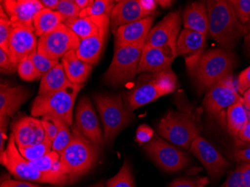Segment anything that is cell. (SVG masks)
<instances>
[{"label":"cell","instance_id":"cell-1","mask_svg":"<svg viewBox=\"0 0 250 187\" xmlns=\"http://www.w3.org/2000/svg\"><path fill=\"white\" fill-rule=\"evenodd\" d=\"M209 34L225 50H230L247 32V26L240 22L231 1L209 0Z\"/></svg>","mask_w":250,"mask_h":187},{"label":"cell","instance_id":"cell-2","mask_svg":"<svg viewBox=\"0 0 250 187\" xmlns=\"http://www.w3.org/2000/svg\"><path fill=\"white\" fill-rule=\"evenodd\" d=\"M72 140L60 154L62 171L73 183L89 172L96 165L101 147L88 140L75 126Z\"/></svg>","mask_w":250,"mask_h":187},{"label":"cell","instance_id":"cell-3","mask_svg":"<svg viewBox=\"0 0 250 187\" xmlns=\"http://www.w3.org/2000/svg\"><path fill=\"white\" fill-rule=\"evenodd\" d=\"M177 87V78L173 71L143 74L135 86L125 97V104L133 112L158 98L173 92Z\"/></svg>","mask_w":250,"mask_h":187},{"label":"cell","instance_id":"cell-4","mask_svg":"<svg viewBox=\"0 0 250 187\" xmlns=\"http://www.w3.org/2000/svg\"><path fill=\"white\" fill-rule=\"evenodd\" d=\"M0 162L10 174L18 179L50 184L56 187H64L69 182V178L66 174L43 173L32 167L29 160L20 153L12 133L10 135L5 150L0 153Z\"/></svg>","mask_w":250,"mask_h":187},{"label":"cell","instance_id":"cell-5","mask_svg":"<svg viewBox=\"0 0 250 187\" xmlns=\"http://www.w3.org/2000/svg\"><path fill=\"white\" fill-rule=\"evenodd\" d=\"M94 101L103 123L104 144L110 145L118 135L132 123L134 114L119 95H97Z\"/></svg>","mask_w":250,"mask_h":187},{"label":"cell","instance_id":"cell-6","mask_svg":"<svg viewBox=\"0 0 250 187\" xmlns=\"http://www.w3.org/2000/svg\"><path fill=\"white\" fill-rule=\"evenodd\" d=\"M235 64V57L230 50L213 49L204 53L191 75L202 89H208L231 75Z\"/></svg>","mask_w":250,"mask_h":187},{"label":"cell","instance_id":"cell-7","mask_svg":"<svg viewBox=\"0 0 250 187\" xmlns=\"http://www.w3.org/2000/svg\"><path fill=\"white\" fill-rule=\"evenodd\" d=\"M83 85H71L47 96H38L32 104V116H52L61 119L71 126L73 110L78 93Z\"/></svg>","mask_w":250,"mask_h":187},{"label":"cell","instance_id":"cell-8","mask_svg":"<svg viewBox=\"0 0 250 187\" xmlns=\"http://www.w3.org/2000/svg\"><path fill=\"white\" fill-rule=\"evenodd\" d=\"M157 132L170 143L182 148H190L195 139L200 136V129L191 114L168 111L161 119Z\"/></svg>","mask_w":250,"mask_h":187},{"label":"cell","instance_id":"cell-9","mask_svg":"<svg viewBox=\"0 0 250 187\" xmlns=\"http://www.w3.org/2000/svg\"><path fill=\"white\" fill-rule=\"evenodd\" d=\"M145 42L115 49L114 56L104 80L109 85H122L131 81L137 74Z\"/></svg>","mask_w":250,"mask_h":187},{"label":"cell","instance_id":"cell-10","mask_svg":"<svg viewBox=\"0 0 250 187\" xmlns=\"http://www.w3.org/2000/svg\"><path fill=\"white\" fill-rule=\"evenodd\" d=\"M238 102L244 103V100L234 86L232 75H230L208 88L203 104L208 113L223 125L226 122L223 111Z\"/></svg>","mask_w":250,"mask_h":187},{"label":"cell","instance_id":"cell-11","mask_svg":"<svg viewBox=\"0 0 250 187\" xmlns=\"http://www.w3.org/2000/svg\"><path fill=\"white\" fill-rule=\"evenodd\" d=\"M81 41L69 28L62 23L51 32L39 38L37 50L45 57L59 60L68 52L77 50Z\"/></svg>","mask_w":250,"mask_h":187},{"label":"cell","instance_id":"cell-12","mask_svg":"<svg viewBox=\"0 0 250 187\" xmlns=\"http://www.w3.org/2000/svg\"><path fill=\"white\" fill-rule=\"evenodd\" d=\"M143 148L156 165L167 172H178L189 164L186 154L157 136L146 143Z\"/></svg>","mask_w":250,"mask_h":187},{"label":"cell","instance_id":"cell-13","mask_svg":"<svg viewBox=\"0 0 250 187\" xmlns=\"http://www.w3.org/2000/svg\"><path fill=\"white\" fill-rule=\"evenodd\" d=\"M181 24V11L170 12L150 30L145 40V46L168 49L176 55Z\"/></svg>","mask_w":250,"mask_h":187},{"label":"cell","instance_id":"cell-14","mask_svg":"<svg viewBox=\"0 0 250 187\" xmlns=\"http://www.w3.org/2000/svg\"><path fill=\"white\" fill-rule=\"evenodd\" d=\"M74 126L98 147L105 145L104 133L100 126L98 116L91 100L88 97H82L77 104Z\"/></svg>","mask_w":250,"mask_h":187},{"label":"cell","instance_id":"cell-15","mask_svg":"<svg viewBox=\"0 0 250 187\" xmlns=\"http://www.w3.org/2000/svg\"><path fill=\"white\" fill-rule=\"evenodd\" d=\"M189 150L199 159L213 179L220 178L229 166L228 160L202 136H198L195 139Z\"/></svg>","mask_w":250,"mask_h":187},{"label":"cell","instance_id":"cell-16","mask_svg":"<svg viewBox=\"0 0 250 187\" xmlns=\"http://www.w3.org/2000/svg\"><path fill=\"white\" fill-rule=\"evenodd\" d=\"M1 5L9 17L12 27H23L35 31V17L44 7L39 0H5Z\"/></svg>","mask_w":250,"mask_h":187},{"label":"cell","instance_id":"cell-17","mask_svg":"<svg viewBox=\"0 0 250 187\" xmlns=\"http://www.w3.org/2000/svg\"><path fill=\"white\" fill-rule=\"evenodd\" d=\"M206 46V36L196 31L184 29L178 36L176 56L185 59L190 74L204 54Z\"/></svg>","mask_w":250,"mask_h":187},{"label":"cell","instance_id":"cell-18","mask_svg":"<svg viewBox=\"0 0 250 187\" xmlns=\"http://www.w3.org/2000/svg\"><path fill=\"white\" fill-rule=\"evenodd\" d=\"M11 128L18 148L40 144L45 138L42 121L34 117H21L12 123Z\"/></svg>","mask_w":250,"mask_h":187},{"label":"cell","instance_id":"cell-19","mask_svg":"<svg viewBox=\"0 0 250 187\" xmlns=\"http://www.w3.org/2000/svg\"><path fill=\"white\" fill-rule=\"evenodd\" d=\"M39 40L34 30L23 27H14L10 38L8 55L14 63H20L38 49Z\"/></svg>","mask_w":250,"mask_h":187},{"label":"cell","instance_id":"cell-20","mask_svg":"<svg viewBox=\"0 0 250 187\" xmlns=\"http://www.w3.org/2000/svg\"><path fill=\"white\" fill-rule=\"evenodd\" d=\"M176 55L168 49L144 45L137 74L168 71Z\"/></svg>","mask_w":250,"mask_h":187},{"label":"cell","instance_id":"cell-21","mask_svg":"<svg viewBox=\"0 0 250 187\" xmlns=\"http://www.w3.org/2000/svg\"><path fill=\"white\" fill-rule=\"evenodd\" d=\"M154 21V17H147L121 26L114 34L115 49L122 46H133L145 42L151 29Z\"/></svg>","mask_w":250,"mask_h":187},{"label":"cell","instance_id":"cell-22","mask_svg":"<svg viewBox=\"0 0 250 187\" xmlns=\"http://www.w3.org/2000/svg\"><path fill=\"white\" fill-rule=\"evenodd\" d=\"M147 17L139 0L117 1L111 14V29L115 34L121 26L144 19Z\"/></svg>","mask_w":250,"mask_h":187},{"label":"cell","instance_id":"cell-23","mask_svg":"<svg viewBox=\"0 0 250 187\" xmlns=\"http://www.w3.org/2000/svg\"><path fill=\"white\" fill-rule=\"evenodd\" d=\"M30 97V92L23 86H12L6 83L0 87V119H8L19 110L22 104Z\"/></svg>","mask_w":250,"mask_h":187},{"label":"cell","instance_id":"cell-24","mask_svg":"<svg viewBox=\"0 0 250 187\" xmlns=\"http://www.w3.org/2000/svg\"><path fill=\"white\" fill-rule=\"evenodd\" d=\"M110 22L104 25L96 35L83 39L76 52L78 57L88 64L95 65L99 61L104 47Z\"/></svg>","mask_w":250,"mask_h":187},{"label":"cell","instance_id":"cell-25","mask_svg":"<svg viewBox=\"0 0 250 187\" xmlns=\"http://www.w3.org/2000/svg\"><path fill=\"white\" fill-rule=\"evenodd\" d=\"M185 29L196 31L207 36L209 33L208 13L206 2H193L188 4L183 15Z\"/></svg>","mask_w":250,"mask_h":187},{"label":"cell","instance_id":"cell-26","mask_svg":"<svg viewBox=\"0 0 250 187\" xmlns=\"http://www.w3.org/2000/svg\"><path fill=\"white\" fill-rule=\"evenodd\" d=\"M109 22H110L109 16H79L64 21V24L83 40L96 35L102 26Z\"/></svg>","mask_w":250,"mask_h":187},{"label":"cell","instance_id":"cell-27","mask_svg":"<svg viewBox=\"0 0 250 187\" xmlns=\"http://www.w3.org/2000/svg\"><path fill=\"white\" fill-rule=\"evenodd\" d=\"M64 72L71 83L83 85L92 72V64L83 61L77 56L76 50L68 52L62 59Z\"/></svg>","mask_w":250,"mask_h":187},{"label":"cell","instance_id":"cell-28","mask_svg":"<svg viewBox=\"0 0 250 187\" xmlns=\"http://www.w3.org/2000/svg\"><path fill=\"white\" fill-rule=\"evenodd\" d=\"M71 83L63 68L61 63L51 69L41 79L39 96H47L57 92L71 85Z\"/></svg>","mask_w":250,"mask_h":187},{"label":"cell","instance_id":"cell-29","mask_svg":"<svg viewBox=\"0 0 250 187\" xmlns=\"http://www.w3.org/2000/svg\"><path fill=\"white\" fill-rule=\"evenodd\" d=\"M64 21L59 11L43 8L34 18L33 26L36 36L42 37L64 23Z\"/></svg>","mask_w":250,"mask_h":187},{"label":"cell","instance_id":"cell-30","mask_svg":"<svg viewBox=\"0 0 250 187\" xmlns=\"http://www.w3.org/2000/svg\"><path fill=\"white\" fill-rule=\"evenodd\" d=\"M248 121V112L243 102L233 104L226 111V126L230 134L234 137L237 138L238 133Z\"/></svg>","mask_w":250,"mask_h":187},{"label":"cell","instance_id":"cell-31","mask_svg":"<svg viewBox=\"0 0 250 187\" xmlns=\"http://www.w3.org/2000/svg\"><path fill=\"white\" fill-rule=\"evenodd\" d=\"M29 162L32 167L42 172L65 174L62 171L60 154L54 150H52L39 160Z\"/></svg>","mask_w":250,"mask_h":187},{"label":"cell","instance_id":"cell-32","mask_svg":"<svg viewBox=\"0 0 250 187\" xmlns=\"http://www.w3.org/2000/svg\"><path fill=\"white\" fill-rule=\"evenodd\" d=\"M45 119L52 121L58 127V133L54 141L52 143V150L61 154L62 152L67 147L72 140L73 134L69 129V125L61 119L55 117L45 116Z\"/></svg>","mask_w":250,"mask_h":187},{"label":"cell","instance_id":"cell-33","mask_svg":"<svg viewBox=\"0 0 250 187\" xmlns=\"http://www.w3.org/2000/svg\"><path fill=\"white\" fill-rule=\"evenodd\" d=\"M106 187H135L131 167L127 160L124 162L119 172L106 181Z\"/></svg>","mask_w":250,"mask_h":187},{"label":"cell","instance_id":"cell-34","mask_svg":"<svg viewBox=\"0 0 250 187\" xmlns=\"http://www.w3.org/2000/svg\"><path fill=\"white\" fill-rule=\"evenodd\" d=\"M52 142L47 137H45L43 141L40 144L36 145H30L28 147H20L18 148L21 155L29 161L36 160L43 157L52 150Z\"/></svg>","mask_w":250,"mask_h":187},{"label":"cell","instance_id":"cell-35","mask_svg":"<svg viewBox=\"0 0 250 187\" xmlns=\"http://www.w3.org/2000/svg\"><path fill=\"white\" fill-rule=\"evenodd\" d=\"M115 1L109 0H95L92 5L81 11V17L111 16L112 9L116 5Z\"/></svg>","mask_w":250,"mask_h":187},{"label":"cell","instance_id":"cell-36","mask_svg":"<svg viewBox=\"0 0 250 187\" xmlns=\"http://www.w3.org/2000/svg\"><path fill=\"white\" fill-rule=\"evenodd\" d=\"M29 57L42 77L57 64H60L59 60H50L49 58L45 57L39 53L37 50H35Z\"/></svg>","mask_w":250,"mask_h":187},{"label":"cell","instance_id":"cell-37","mask_svg":"<svg viewBox=\"0 0 250 187\" xmlns=\"http://www.w3.org/2000/svg\"><path fill=\"white\" fill-rule=\"evenodd\" d=\"M18 71L21 78L25 81L31 82L37 79H42L40 74L29 57L26 58L20 63Z\"/></svg>","mask_w":250,"mask_h":187},{"label":"cell","instance_id":"cell-38","mask_svg":"<svg viewBox=\"0 0 250 187\" xmlns=\"http://www.w3.org/2000/svg\"><path fill=\"white\" fill-rule=\"evenodd\" d=\"M56 11L60 12V15L64 18V21L77 18L80 16L81 12V10L77 6L75 1H71V0L60 1V4Z\"/></svg>","mask_w":250,"mask_h":187},{"label":"cell","instance_id":"cell-39","mask_svg":"<svg viewBox=\"0 0 250 187\" xmlns=\"http://www.w3.org/2000/svg\"><path fill=\"white\" fill-rule=\"evenodd\" d=\"M231 2L240 22L247 26L250 22V0H231Z\"/></svg>","mask_w":250,"mask_h":187},{"label":"cell","instance_id":"cell-40","mask_svg":"<svg viewBox=\"0 0 250 187\" xmlns=\"http://www.w3.org/2000/svg\"><path fill=\"white\" fill-rule=\"evenodd\" d=\"M245 164L242 163L229 174L228 178L220 187H247L244 180Z\"/></svg>","mask_w":250,"mask_h":187},{"label":"cell","instance_id":"cell-41","mask_svg":"<svg viewBox=\"0 0 250 187\" xmlns=\"http://www.w3.org/2000/svg\"><path fill=\"white\" fill-rule=\"evenodd\" d=\"M13 27L9 18H0V48L8 53L10 38Z\"/></svg>","mask_w":250,"mask_h":187},{"label":"cell","instance_id":"cell-42","mask_svg":"<svg viewBox=\"0 0 250 187\" xmlns=\"http://www.w3.org/2000/svg\"><path fill=\"white\" fill-rule=\"evenodd\" d=\"M18 65L11 60L6 52L0 48V70L2 74H12L16 72Z\"/></svg>","mask_w":250,"mask_h":187},{"label":"cell","instance_id":"cell-43","mask_svg":"<svg viewBox=\"0 0 250 187\" xmlns=\"http://www.w3.org/2000/svg\"><path fill=\"white\" fill-rule=\"evenodd\" d=\"M154 136L152 128L146 125H140L136 130V140L140 145L149 143Z\"/></svg>","mask_w":250,"mask_h":187},{"label":"cell","instance_id":"cell-44","mask_svg":"<svg viewBox=\"0 0 250 187\" xmlns=\"http://www.w3.org/2000/svg\"><path fill=\"white\" fill-rule=\"evenodd\" d=\"M41 121H42L43 130H44L45 137H47L50 141L53 143L58 133V127L56 126V124L53 123L49 119L43 118Z\"/></svg>","mask_w":250,"mask_h":187},{"label":"cell","instance_id":"cell-45","mask_svg":"<svg viewBox=\"0 0 250 187\" xmlns=\"http://www.w3.org/2000/svg\"><path fill=\"white\" fill-rule=\"evenodd\" d=\"M238 85L240 93L243 94L250 88V66L238 76Z\"/></svg>","mask_w":250,"mask_h":187},{"label":"cell","instance_id":"cell-46","mask_svg":"<svg viewBox=\"0 0 250 187\" xmlns=\"http://www.w3.org/2000/svg\"><path fill=\"white\" fill-rule=\"evenodd\" d=\"M234 160L244 164H250V146L234 151Z\"/></svg>","mask_w":250,"mask_h":187},{"label":"cell","instance_id":"cell-47","mask_svg":"<svg viewBox=\"0 0 250 187\" xmlns=\"http://www.w3.org/2000/svg\"><path fill=\"white\" fill-rule=\"evenodd\" d=\"M168 187H201L196 181L187 178H178L172 181Z\"/></svg>","mask_w":250,"mask_h":187},{"label":"cell","instance_id":"cell-48","mask_svg":"<svg viewBox=\"0 0 250 187\" xmlns=\"http://www.w3.org/2000/svg\"><path fill=\"white\" fill-rule=\"evenodd\" d=\"M142 8H143L147 16L151 17L157 8V2L154 0H139Z\"/></svg>","mask_w":250,"mask_h":187},{"label":"cell","instance_id":"cell-49","mask_svg":"<svg viewBox=\"0 0 250 187\" xmlns=\"http://www.w3.org/2000/svg\"><path fill=\"white\" fill-rule=\"evenodd\" d=\"M237 138L243 143H250V119H249L247 125L241 129L238 133Z\"/></svg>","mask_w":250,"mask_h":187},{"label":"cell","instance_id":"cell-50","mask_svg":"<svg viewBox=\"0 0 250 187\" xmlns=\"http://www.w3.org/2000/svg\"><path fill=\"white\" fill-rule=\"evenodd\" d=\"M8 187H41L32 183L25 181H14V180H5Z\"/></svg>","mask_w":250,"mask_h":187},{"label":"cell","instance_id":"cell-51","mask_svg":"<svg viewBox=\"0 0 250 187\" xmlns=\"http://www.w3.org/2000/svg\"><path fill=\"white\" fill-rule=\"evenodd\" d=\"M40 2L44 8H47L52 11H56L60 4L59 0H42Z\"/></svg>","mask_w":250,"mask_h":187},{"label":"cell","instance_id":"cell-52","mask_svg":"<svg viewBox=\"0 0 250 187\" xmlns=\"http://www.w3.org/2000/svg\"><path fill=\"white\" fill-rule=\"evenodd\" d=\"M75 2L79 8L83 11L92 5L94 1L93 0H75Z\"/></svg>","mask_w":250,"mask_h":187},{"label":"cell","instance_id":"cell-53","mask_svg":"<svg viewBox=\"0 0 250 187\" xmlns=\"http://www.w3.org/2000/svg\"><path fill=\"white\" fill-rule=\"evenodd\" d=\"M244 106L248 112H250V88L244 93Z\"/></svg>","mask_w":250,"mask_h":187},{"label":"cell","instance_id":"cell-54","mask_svg":"<svg viewBox=\"0 0 250 187\" xmlns=\"http://www.w3.org/2000/svg\"><path fill=\"white\" fill-rule=\"evenodd\" d=\"M246 51L247 54L250 56V22H249V26H247V32L245 36V42H244Z\"/></svg>","mask_w":250,"mask_h":187},{"label":"cell","instance_id":"cell-55","mask_svg":"<svg viewBox=\"0 0 250 187\" xmlns=\"http://www.w3.org/2000/svg\"><path fill=\"white\" fill-rule=\"evenodd\" d=\"M244 175L247 187H250V164H245Z\"/></svg>","mask_w":250,"mask_h":187},{"label":"cell","instance_id":"cell-56","mask_svg":"<svg viewBox=\"0 0 250 187\" xmlns=\"http://www.w3.org/2000/svg\"><path fill=\"white\" fill-rule=\"evenodd\" d=\"M157 4L161 5L163 8H168L170 5H172V1H167V0H159L157 1Z\"/></svg>","mask_w":250,"mask_h":187},{"label":"cell","instance_id":"cell-57","mask_svg":"<svg viewBox=\"0 0 250 187\" xmlns=\"http://www.w3.org/2000/svg\"><path fill=\"white\" fill-rule=\"evenodd\" d=\"M91 187H105L104 184L102 182L98 183V184H95V185L92 186Z\"/></svg>","mask_w":250,"mask_h":187},{"label":"cell","instance_id":"cell-58","mask_svg":"<svg viewBox=\"0 0 250 187\" xmlns=\"http://www.w3.org/2000/svg\"><path fill=\"white\" fill-rule=\"evenodd\" d=\"M0 187H8L6 183H5V180L1 182V185H0Z\"/></svg>","mask_w":250,"mask_h":187},{"label":"cell","instance_id":"cell-59","mask_svg":"<svg viewBox=\"0 0 250 187\" xmlns=\"http://www.w3.org/2000/svg\"><path fill=\"white\" fill-rule=\"evenodd\" d=\"M247 112H248L249 119H250V112H248V111H247Z\"/></svg>","mask_w":250,"mask_h":187}]
</instances>
